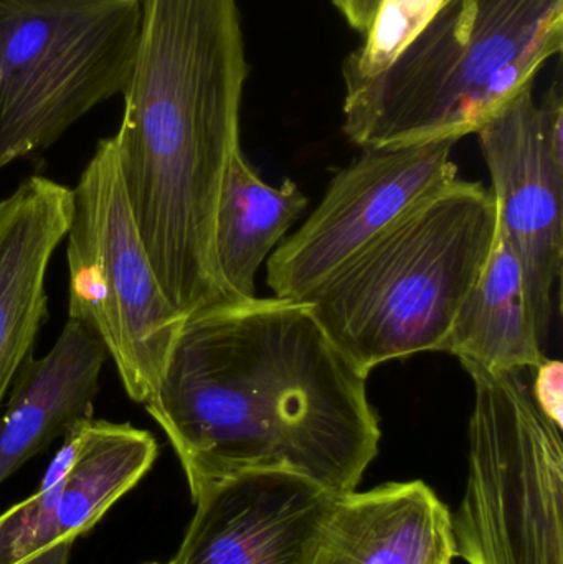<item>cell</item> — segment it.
I'll return each mask as SVG.
<instances>
[{"label": "cell", "mask_w": 563, "mask_h": 564, "mask_svg": "<svg viewBox=\"0 0 563 564\" xmlns=\"http://www.w3.org/2000/svg\"><path fill=\"white\" fill-rule=\"evenodd\" d=\"M367 380L307 304L257 295L187 315L144 406L192 499L248 473L296 474L343 496L382 440Z\"/></svg>", "instance_id": "1"}, {"label": "cell", "mask_w": 563, "mask_h": 564, "mask_svg": "<svg viewBox=\"0 0 563 564\" xmlns=\"http://www.w3.org/2000/svg\"><path fill=\"white\" fill-rule=\"evenodd\" d=\"M112 135L129 205L162 291L184 315L235 302L215 260L218 197L240 145L248 78L237 0H141Z\"/></svg>", "instance_id": "2"}, {"label": "cell", "mask_w": 563, "mask_h": 564, "mask_svg": "<svg viewBox=\"0 0 563 564\" xmlns=\"http://www.w3.org/2000/svg\"><path fill=\"white\" fill-rule=\"evenodd\" d=\"M562 45L563 0H445L386 68L346 83L344 134L362 149L459 141Z\"/></svg>", "instance_id": "3"}, {"label": "cell", "mask_w": 563, "mask_h": 564, "mask_svg": "<svg viewBox=\"0 0 563 564\" xmlns=\"http://www.w3.org/2000/svg\"><path fill=\"white\" fill-rule=\"evenodd\" d=\"M498 234L491 191L455 178L403 212L303 299L364 371L440 351Z\"/></svg>", "instance_id": "4"}, {"label": "cell", "mask_w": 563, "mask_h": 564, "mask_svg": "<svg viewBox=\"0 0 563 564\" xmlns=\"http://www.w3.org/2000/svg\"><path fill=\"white\" fill-rule=\"evenodd\" d=\"M141 0H0V171L124 91Z\"/></svg>", "instance_id": "5"}, {"label": "cell", "mask_w": 563, "mask_h": 564, "mask_svg": "<svg viewBox=\"0 0 563 564\" xmlns=\"http://www.w3.org/2000/svg\"><path fill=\"white\" fill-rule=\"evenodd\" d=\"M475 383L468 482L453 519L468 564H563L562 426L524 371L463 365Z\"/></svg>", "instance_id": "6"}, {"label": "cell", "mask_w": 563, "mask_h": 564, "mask_svg": "<svg viewBox=\"0 0 563 564\" xmlns=\"http://www.w3.org/2000/svg\"><path fill=\"white\" fill-rule=\"evenodd\" d=\"M72 191L68 318L101 338L126 393L144 404L161 384L187 315L172 305L155 276L112 138L98 142Z\"/></svg>", "instance_id": "7"}, {"label": "cell", "mask_w": 563, "mask_h": 564, "mask_svg": "<svg viewBox=\"0 0 563 564\" xmlns=\"http://www.w3.org/2000/svg\"><path fill=\"white\" fill-rule=\"evenodd\" d=\"M491 175L498 230L518 258L544 345L563 260V98L561 83L538 101L522 89L476 132Z\"/></svg>", "instance_id": "8"}, {"label": "cell", "mask_w": 563, "mask_h": 564, "mask_svg": "<svg viewBox=\"0 0 563 564\" xmlns=\"http://www.w3.org/2000/svg\"><path fill=\"white\" fill-rule=\"evenodd\" d=\"M456 139L364 149L334 175L316 210L268 258L273 297L303 301L367 241L426 195L458 178Z\"/></svg>", "instance_id": "9"}, {"label": "cell", "mask_w": 563, "mask_h": 564, "mask_svg": "<svg viewBox=\"0 0 563 564\" xmlns=\"http://www.w3.org/2000/svg\"><path fill=\"white\" fill-rule=\"evenodd\" d=\"M337 496L290 473H248L195 497L169 564H313Z\"/></svg>", "instance_id": "10"}, {"label": "cell", "mask_w": 563, "mask_h": 564, "mask_svg": "<svg viewBox=\"0 0 563 564\" xmlns=\"http://www.w3.org/2000/svg\"><path fill=\"white\" fill-rule=\"evenodd\" d=\"M72 210V188L46 177L26 178L0 202V408L45 322L46 271Z\"/></svg>", "instance_id": "11"}, {"label": "cell", "mask_w": 563, "mask_h": 564, "mask_svg": "<svg viewBox=\"0 0 563 564\" xmlns=\"http://www.w3.org/2000/svg\"><path fill=\"white\" fill-rule=\"evenodd\" d=\"M453 517L422 480L334 500L313 564H452Z\"/></svg>", "instance_id": "12"}, {"label": "cell", "mask_w": 563, "mask_h": 564, "mask_svg": "<svg viewBox=\"0 0 563 564\" xmlns=\"http://www.w3.org/2000/svg\"><path fill=\"white\" fill-rule=\"evenodd\" d=\"M106 358L101 338L68 318L52 350L20 367L0 416V486L69 427L91 420Z\"/></svg>", "instance_id": "13"}, {"label": "cell", "mask_w": 563, "mask_h": 564, "mask_svg": "<svg viewBox=\"0 0 563 564\" xmlns=\"http://www.w3.org/2000/svg\"><path fill=\"white\" fill-rule=\"evenodd\" d=\"M440 351L488 371H526L548 360L515 251L496 234L491 257Z\"/></svg>", "instance_id": "14"}, {"label": "cell", "mask_w": 563, "mask_h": 564, "mask_svg": "<svg viewBox=\"0 0 563 564\" xmlns=\"http://www.w3.org/2000/svg\"><path fill=\"white\" fill-rule=\"evenodd\" d=\"M306 208L296 182L268 185L241 149L231 155L215 214L214 247L218 273L235 302L257 297L258 270Z\"/></svg>", "instance_id": "15"}, {"label": "cell", "mask_w": 563, "mask_h": 564, "mask_svg": "<svg viewBox=\"0 0 563 564\" xmlns=\"http://www.w3.org/2000/svg\"><path fill=\"white\" fill-rule=\"evenodd\" d=\"M158 456V441L149 431L95 417L82 424L78 453L53 517L52 549L59 562L68 564L76 540L144 479Z\"/></svg>", "instance_id": "16"}, {"label": "cell", "mask_w": 563, "mask_h": 564, "mask_svg": "<svg viewBox=\"0 0 563 564\" xmlns=\"http://www.w3.org/2000/svg\"><path fill=\"white\" fill-rule=\"evenodd\" d=\"M443 2L445 0H383L362 45L344 62V82H357L386 68Z\"/></svg>", "instance_id": "17"}, {"label": "cell", "mask_w": 563, "mask_h": 564, "mask_svg": "<svg viewBox=\"0 0 563 564\" xmlns=\"http://www.w3.org/2000/svg\"><path fill=\"white\" fill-rule=\"evenodd\" d=\"M534 378H532L531 391L535 401L542 408L545 414L555 423L563 426V367L562 361L545 360L539 367L532 368Z\"/></svg>", "instance_id": "18"}, {"label": "cell", "mask_w": 563, "mask_h": 564, "mask_svg": "<svg viewBox=\"0 0 563 564\" xmlns=\"http://www.w3.org/2000/svg\"><path fill=\"white\" fill-rule=\"evenodd\" d=\"M333 2L340 15L349 23L350 29L366 35L383 0H333Z\"/></svg>", "instance_id": "19"}, {"label": "cell", "mask_w": 563, "mask_h": 564, "mask_svg": "<svg viewBox=\"0 0 563 564\" xmlns=\"http://www.w3.org/2000/svg\"><path fill=\"white\" fill-rule=\"evenodd\" d=\"M148 564H159V563H148Z\"/></svg>", "instance_id": "20"}]
</instances>
